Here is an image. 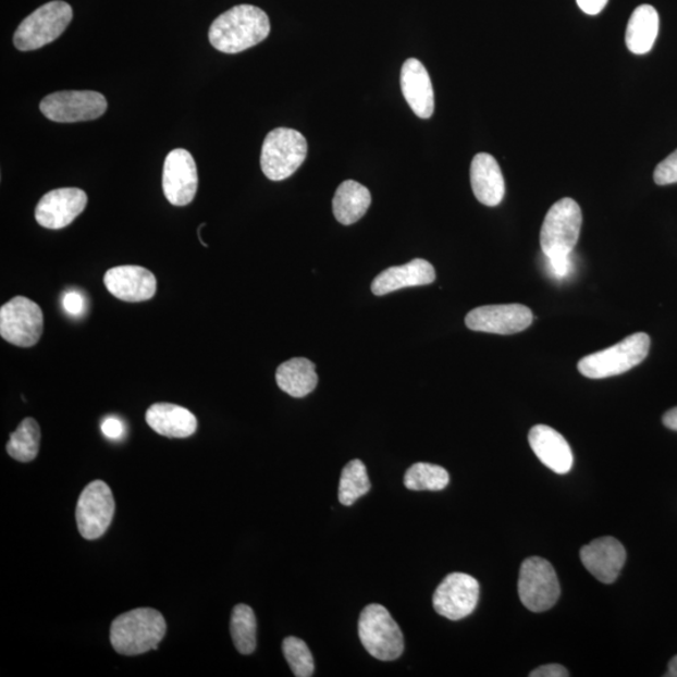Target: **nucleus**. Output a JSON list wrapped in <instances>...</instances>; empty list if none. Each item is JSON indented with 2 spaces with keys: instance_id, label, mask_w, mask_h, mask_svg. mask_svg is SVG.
Instances as JSON below:
<instances>
[{
  "instance_id": "obj_20",
  "label": "nucleus",
  "mask_w": 677,
  "mask_h": 677,
  "mask_svg": "<svg viewBox=\"0 0 677 677\" xmlns=\"http://www.w3.org/2000/svg\"><path fill=\"white\" fill-rule=\"evenodd\" d=\"M470 185L478 201L495 208L506 194L505 179L497 160L490 153H478L470 164Z\"/></svg>"
},
{
  "instance_id": "obj_11",
  "label": "nucleus",
  "mask_w": 677,
  "mask_h": 677,
  "mask_svg": "<svg viewBox=\"0 0 677 677\" xmlns=\"http://www.w3.org/2000/svg\"><path fill=\"white\" fill-rule=\"evenodd\" d=\"M112 491L103 481L90 482L81 493L76 509L78 530L88 541L101 539L114 516Z\"/></svg>"
},
{
  "instance_id": "obj_26",
  "label": "nucleus",
  "mask_w": 677,
  "mask_h": 677,
  "mask_svg": "<svg viewBox=\"0 0 677 677\" xmlns=\"http://www.w3.org/2000/svg\"><path fill=\"white\" fill-rule=\"evenodd\" d=\"M39 444L40 428L37 420L26 418L11 434L10 442L7 444V452L13 459L28 464V461L37 458Z\"/></svg>"
},
{
  "instance_id": "obj_17",
  "label": "nucleus",
  "mask_w": 677,
  "mask_h": 677,
  "mask_svg": "<svg viewBox=\"0 0 677 677\" xmlns=\"http://www.w3.org/2000/svg\"><path fill=\"white\" fill-rule=\"evenodd\" d=\"M580 557L588 571L602 583H614L626 563V551L614 537H602L586 544Z\"/></svg>"
},
{
  "instance_id": "obj_3",
  "label": "nucleus",
  "mask_w": 677,
  "mask_h": 677,
  "mask_svg": "<svg viewBox=\"0 0 677 677\" xmlns=\"http://www.w3.org/2000/svg\"><path fill=\"white\" fill-rule=\"evenodd\" d=\"M650 336L636 333L611 348L593 353L579 361L580 373L590 379H605L626 373L641 365L650 352Z\"/></svg>"
},
{
  "instance_id": "obj_13",
  "label": "nucleus",
  "mask_w": 677,
  "mask_h": 677,
  "mask_svg": "<svg viewBox=\"0 0 677 677\" xmlns=\"http://www.w3.org/2000/svg\"><path fill=\"white\" fill-rule=\"evenodd\" d=\"M533 323L530 308L521 304L487 305L469 311L466 325L473 332L510 335L521 333Z\"/></svg>"
},
{
  "instance_id": "obj_21",
  "label": "nucleus",
  "mask_w": 677,
  "mask_h": 677,
  "mask_svg": "<svg viewBox=\"0 0 677 677\" xmlns=\"http://www.w3.org/2000/svg\"><path fill=\"white\" fill-rule=\"evenodd\" d=\"M435 270L431 262L415 259L402 267L387 268L371 283V292L383 296L402 288L424 286L434 283Z\"/></svg>"
},
{
  "instance_id": "obj_15",
  "label": "nucleus",
  "mask_w": 677,
  "mask_h": 677,
  "mask_svg": "<svg viewBox=\"0 0 677 677\" xmlns=\"http://www.w3.org/2000/svg\"><path fill=\"white\" fill-rule=\"evenodd\" d=\"M87 194L77 187L57 188L40 198L36 220L42 227L61 230L67 227L85 211Z\"/></svg>"
},
{
  "instance_id": "obj_31",
  "label": "nucleus",
  "mask_w": 677,
  "mask_h": 677,
  "mask_svg": "<svg viewBox=\"0 0 677 677\" xmlns=\"http://www.w3.org/2000/svg\"><path fill=\"white\" fill-rule=\"evenodd\" d=\"M654 180L660 186L677 183V150L657 164L654 172Z\"/></svg>"
},
{
  "instance_id": "obj_37",
  "label": "nucleus",
  "mask_w": 677,
  "mask_h": 677,
  "mask_svg": "<svg viewBox=\"0 0 677 677\" xmlns=\"http://www.w3.org/2000/svg\"><path fill=\"white\" fill-rule=\"evenodd\" d=\"M663 422L666 428L677 432V407L665 413Z\"/></svg>"
},
{
  "instance_id": "obj_32",
  "label": "nucleus",
  "mask_w": 677,
  "mask_h": 677,
  "mask_svg": "<svg viewBox=\"0 0 677 677\" xmlns=\"http://www.w3.org/2000/svg\"><path fill=\"white\" fill-rule=\"evenodd\" d=\"M546 261L553 278L566 279L574 269L573 254L546 256Z\"/></svg>"
},
{
  "instance_id": "obj_5",
  "label": "nucleus",
  "mask_w": 677,
  "mask_h": 677,
  "mask_svg": "<svg viewBox=\"0 0 677 677\" xmlns=\"http://www.w3.org/2000/svg\"><path fill=\"white\" fill-rule=\"evenodd\" d=\"M73 19L69 3L54 0L40 8L24 20L16 28L13 42L22 52L36 51L63 35Z\"/></svg>"
},
{
  "instance_id": "obj_33",
  "label": "nucleus",
  "mask_w": 677,
  "mask_h": 677,
  "mask_svg": "<svg viewBox=\"0 0 677 677\" xmlns=\"http://www.w3.org/2000/svg\"><path fill=\"white\" fill-rule=\"evenodd\" d=\"M63 308L72 317H79L85 311V299L76 291L65 293L63 296Z\"/></svg>"
},
{
  "instance_id": "obj_29",
  "label": "nucleus",
  "mask_w": 677,
  "mask_h": 677,
  "mask_svg": "<svg viewBox=\"0 0 677 677\" xmlns=\"http://www.w3.org/2000/svg\"><path fill=\"white\" fill-rule=\"evenodd\" d=\"M450 473L441 466L431 464L413 465L406 476L404 485L410 491H442L450 484Z\"/></svg>"
},
{
  "instance_id": "obj_38",
  "label": "nucleus",
  "mask_w": 677,
  "mask_h": 677,
  "mask_svg": "<svg viewBox=\"0 0 677 677\" xmlns=\"http://www.w3.org/2000/svg\"><path fill=\"white\" fill-rule=\"evenodd\" d=\"M667 677H677V656H675L670 663H668Z\"/></svg>"
},
{
  "instance_id": "obj_36",
  "label": "nucleus",
  "mask_w": 677,
  "mask_h": 677,
  "mask_svg": "<svg viewBox=\"0 0 677 677\" xmlns=\"http://www.w3.org/2000/svg\"><path fill=\"white\" fill-rule=\"evenodd\" d=\"M608 0H577L580 10L589 15H596L604 11Z\"/></svg>"
},
{
  "instance_id": "obj_8",
  "label": "nucleus",
  "mask_w": 677,
  "mask_h": 677,
  "mask_svg": "<svg viewBox=\"0 0 677 677\" xmlns=\"http://www.w3.org/2000/svg\"><path fill=\"white\" fill-rule=\"evenodd\" d=\"M561 588L555 568L547 559L530 557L519 569L518 596L532 613H544L556 605Z\"/></svg>"
},
{
  "instance_id": "obj_34",
  "label": "nucleus",
  "mask_w": 677,
  "mask_h": 677,
  "mask_svg": "<svg viewBox=\"0 0 677 677\" xmlns=\"http://www.w3.org/2000/svg\"><path fill=\"white\" fill-rule=\"evenodd\" d=\"M102 432L112 441L120 440L123 433H125V426L119 418L110 417L103 420Z\"/></svg>"
},
{
  "instance_id": "obj_25",
  "label": "nucleus",
  "mask_w": 677,
  "mask_h": 677,
  "mask_svg": "<svg viewBox=\"0 0 677 677\" xmlns=\"http://www.w3.org/2000/svg\"><path fill=\"white\" fill-rule=\"evenodd\" d=\"M370 204L371 195L366 186L357 181H344L333 198L334 217L342 225H353L365 217Z\"/></svg>"
},
{
  "instance_id": "obj_28",
  "label": "nucleus",
  "mask_w": 677,
  "mask_h": 677,
  "mask_svg": "<svg viewBox=\"0 0 677 677\" xmlns=\"http://www.w3.org/2000/svg\"><path fill=\"white\" fill-rule=\"evenodd\" d=\"M368 470L360 459L349 461L343 469L338 484V501L344 506H353L370 491Z\"/></svg>"
},
{
  "instance_id": "obj_18",
  "label": "nucleus",
  "mask_w": 677,
  "mask_h": 677,
  "mask_svg": "<svg viewBox=\"0 0 677 677\" xmlns=\"http://www.w3.org/2000/svg\"><path fill=\"white\" fill-rule=\"evenodd\" d=\"M401 88L413 112L419 119H431L434 113V90L431 77L422 62L409 58L401 72Z\"/></svg>"
},
{
  "instance_id": "obj_35",
  "label": "nucleus",
  "mask_w": 677,
  "mask_h": 677,
  "mask_svg": "<svg viewBox=\"0 0 677 677\" xmlns=\"http://www.w3.org/2000/svg\"><path fill=\"white\" fill-rule=\"evenodd\" d=\"M530 676L531 677H567L569 676V673L567 672V668L564 667L563 665L549 664V665H544L539 668H536V670H533L530 674Z\"/></svg>"
},
{
  "instance_id": "obj_30",
  "label": "nucleus",
  "mask_w": 677,
  "mask_h": 677,
  "mask_svg": "<svg viewBox=\"0 0 677 677\" xmlns=\"http://www.w3.org/2000/svg\"><path fill=\"white\" fill-rule=\"evenodd\" d=\"M283 652L288 666L296 677H310L316 670L311 652L303 640L286 638L283 642Z\"/></svg>"
},
{
  "instance_id": "obj_23",
  "label": "nucleus",
  "mask_w": 677,
  "mask_h": 677,
  "mask_svg": "<svg viewBox=\"0 0 677 677\" xmlns=\"http://www.w3.org/2000/svg\"><path fill=\"white\" fill-rule=\"evenodd\" d=\"M660 20L654 7L642 4L633 11L626 29V46L633 54H647L655 45Z\"/></svg>"
},
{
  "instance_id": "obj_24",
  "label": "nucleus",
  "mask_w": 677,
  "mask_h": 677,
  "mask_svg": "<svg viewBox=\"0 0 677 677\" xmlns=\"http://www.w3.org/2000/svg\"><path fill=\"white\" fill-rule=\"evenodd\" d=\"M316 365L307 358H293L276 370V383L293 398H304L316 390L319 383Z\"/></svg>"
},
{
  "instance_id": "obj_1",
  "label": "nucleus",
  "mask_w": 677,
  "mask_h": 677,
  "mask_svg": "<svg viewBox=\"0 0 677 677\" xmlns=\"http://www.w3.org/2000/svg\"><path fill=\"white\" fill-rule=\"evenodd\" d=\"M270 20L260 8L242 4L231 8L213 21L210 44L218 51L236 54L258 46L270 35Z\"/></svg>"
},
{
  "instance_id": "obj_7",
  "label": "nucleus",
  "mask_w": 677,
  "mask_h": 677,
  "mask_svg": "<svg viewBox=\"0 0 677 677\" xmlns=\"http://www.w3.org/2000/svg\"><path fill=\"white\" fill-rule=\"evenodd\" d=\"M582 211L573 198L565 197L549 210L540 234L544 256L573 254L579 242Z\"/></svg>"
},
{
  "instance_id": "obj_12",
  "label": "nucleus",
  "mask_w": 677,
  "mask_h": 677,
  "mask_svg": "<svg viewBox=\"0 0 677 677\" xmlns=\"http://www.w3.org/2000/svg\"><path fill=\"white\" fill-rule=\"evenodd\" d=\"M478 600H480V583L475 577L454 573L445 577L438 586L433 596V606L438 615L451 621H459L473 613Z\"/></svg>"
},
{
  "instance_id": "obj_14",
  "label": "nucleus",
  "mask_w": 677,
  "mask_h": 677,
  "mask_svg": "<svg viewBox=\"0 0 677 677\" xmlns=\"http://www.w3.org/2000/svg\"><path fill=\"white\" fill-rule=\"evenodd\" d=\"M163 194L173 206L192 204L198 187L197 167L185 148L171 151L163 164Z\"/></svg>"
},
{
  "instance_id": "obj_6",
  "label": "nucleus",
  "mask_w": 677,
  "mask_h": 677,
  "mask_svg": "<svg viewBox=\"0 0 677 677\" xmlns=\"http://www.w3.org/2000/svg\"><path fill=\"white\" fill-rule=\"evenodd\" d=\"M359 638L369 654L381 662H394L404 651V636L390 611L371 604L359 618Z\"/></svg>"
},
{
  "instance_id": "obj_10",
  "label": "nucleus",
  "mask_w": 677,
  "mask_h": 677,
  "mask_svg": "<svg viewBox=\"0 0 677 677\" xmlns=\"http://www.w3.org/2000/svg\"><path fill=\"white\" fill-rule=\"evenodd\" d=\"M40 112L60 123L93 121L107 111V99L95 90H63L48 95L40 102Z\"/></svg>"
},
{
  "instance_id": "obj_19",
  "label": "nucleus",
  "mask_w": 677,
  "mask_h": 677,
  "mask_svg": "<svg viewBox=\"0 0 677 677\" xmlns=\"http://www.w3.org/2000/svg\"><path fill=\"white\" fill-rule=\"evenodd\" d=\"M528 442L544 466L557 475H566L574 467V454L564 435L547 426H534Z\"/></svg>"
},
{
  "instance_id": "obj_27",
  "label": "nucleus",
  "mask_w": 677,
  "mask_h": 677,
  "mask_svg": "<svg viewBox=\"0 0 677 677\" xmlns=\"http://www.w3.org/2000/svg\"><path fill=\"white\" fill-rule=\"evenodd\" d=\"M230 630L236 650L243 655H251L256 649L258 623L250 606L244 604L235 606L231 615Z\"/></svg>"
},
{
  "instance_id": "obj_22",
  "label": "nucleus",
  "mask_w": 677,
  "mask_h": 677,
  "mask_svg": "<svg viewBox=\"0 0 677 677\" xmlns=\"http://www.w3.org/2000/svg\"><path fill=\"white\" fill-rule=\"evenodd\" d=\"M146 422L156 433L168 438H187L197 431V418L176 404H153L146 411Z\"/></svg>"
},
{
  "instance_id": "obj_16",
  "label": "nucleus",
  "mask_w": 677,
  "mask_h": 677,
  "mask_svg": "<svg viewBox=\"0 0 677 677\" xmlns=\"http://www.w3.org/2000/svg\"><path fill=\"white\" fill-rule=\"evenodd\" d=\"M107 291L126 303H141L152 299L157 292V280L150 270L136 266L115 267L106 272Z\"/></svg>"
},
{
  "instance_id": "obj_9",
  "label": "nucleus",
  "mask_w": 677,
  "mask_h": 677,
  "mask_svg": "<svg viewBox=\"0 0 677 677\" xmlns=\"http://www.w3.org/2000/svg\"><path fill=\"white\" fill-rule=\"evenodd\" d=\"M45 317L39 305L15 296L0 308V335L20 348H32L44 334Z\"/></svg>"
},
{
  "instance_id": "obj_4",
  "label": "nucleus",
  "mask_w": 677,
  "mask_h": 677,
  "mask_svg": "<svg viewBox=\"0 0 677 677\" xmlns=\"http://www.w3.org/2000/svg\"><path fill=\"white\" fill-rule=\"evenodd\" d=\"M308 156L307 139L299 131L286 127L272 130L263 141L261 170L271 181L292 177Z\"/></svg>"
},
{
  "instance_id": "obj_2",
  "label": "nucleus",
  "mask_w": 677,
  "mask_h": 677,
  "mask_svg": "<svg viewBox=\"0 0 677 677\" xmlns=\"http://www.w3.org/2000/svg\"><path fill=\"white\" fill-rule=\"evenodd\" d=\"M167 631V621L159 611L136 608L115 618L110 639L115 652L136 656L159 649Z\"/></svg>"
}]
</instances>
